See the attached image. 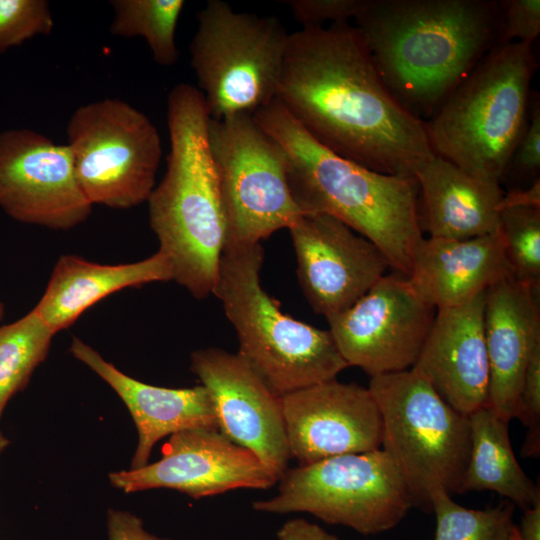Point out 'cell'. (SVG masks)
I'll use <instances>...</instances> for the list:
<instances>
[{"label":"cell","mask_w":540,"mask_h":540,"mask_svg":"<svg viewBox=\"0 0 540 540\" xmlns=\"http://www.w3.org/2000/svg\"><path fill=\"white\" fill-rule=\"evenodd\" d=\"M276 98L317 142L370 170L414 177L436 155L348 21L289 34Z\"/></svg>","instance_id":"6da1fadb"},{"label":"cell","mask_w":540,"mask_h":540,"mask_svg":"<svg viewBox=\"0 0 540 540\" xmlns=\"http://www.w3.org/2000/svg\"><path fill=\"white\" fill-rule=\"evenodd\" d=\"M354 19L385 85L421 120L500 44L502 31L495 0H365Z\"/></svg>","instance_id":"7a4b0ae2"},{"label":"cell","mask_w":540,"mask_h":540,"mask_svg":"<svg viewBox=\"0 0 540 540\" xmlns=\"http://www.w3.org/2000/svg\"><path fill=\"white\" fill-rule=\"evenodd\" d=\"M258 125L283 149L289 188L302 214H327L380 249L409 278L424 236L415 177L379 173L330 151L275 98L258 109Z\"/></svg>","instance_id":"3957f363"},{"label":"cell","mask_w":540,"mask_h":540,"mask_svg":"<svg viewBox=\"0 0 540 540\" xmlns=\"http://www.w3.org/2000/svg\"><path fill=\"white\" fill-rule=\"evenodd\" d=\"M210 116L198 88L175 85L167 98V169L147 202L149 222L173 280L195 298L213 293L227 225L208 141Z\"/></svg>","instance_id":"277c9868"},{"label":"cell","mask_w":540,"mask_h":540,"mask_svg":"<svg viewBox=\"0 0 540 540\" xmlns=\"http://www.w3.org/2000/svg\"><path fill=\"white\" fill-rule=\"evenodd\" d=\"M261 243L225 245L213 293L233 325L237 354L278 397L336 379L348 367L329 330L282 312L262 287Z\"/></svg>","instance_id":"5b68a950"},{"label":"cell","mask_w":540,"mask_h":540,"mask_svg":"<svg viewBox=\"0 0 540 540\" xmlns=\"http://www.w3.org/2000/svg\"><path fill=\"white\" fill-rule=\"evenodd\" d=\"M536 69L530 45L492 48L425 121L434 153L475 178L500 183L528 122Z\"/></svg>","instance_id":"8992f818"},{"label":"cell","mask_w":540,"mask_h":540,"mask_svg":"<svg viewBox=\"0 0 540 540\" xmlns=\"http://www.w3.org/2000/svg\"><path fill=\"white\" fill-rule=\"evenodd\" d=\"M381 414L383 449L393 461L414 507L431 510L436 489L457 493L471 448L470 424L416 371L372 377Z\"/></svg>","instance_id":"52a82bcc"},{"label":"cell","mask_w":540,"mask_h":540,"mask_svg":"<svg viewBox=\"0 0 540 540\" xmlns=\"http://www.w3.org/2000/svg\"><path fill=\"white\" fill-rule=\"evenodd\" d=\"M189 50L210 119L254 114L276 98L289 34L274 16L210 0Z\"/></svg>","instance_id":"ba28073f"},{"label":"cell","mask_w":540,"mask_h":540,"mask_svg":"<svg viewBox=\"0 0 540 540\" xmlns=\"http://www.w3.org/2000/svg\"><path fill=\"white\" fill-rule=\"evenodd\" d=\"M277 483V493L254 501V510L308 513L362 535L394 528L414 507L403 478L381 448L288 468Z\"/></svg>","instance_id":"9c48e42d"},{"label":"cell","mask_w":540,"mask_h":540,"mask_svg":"<svg viewBox=\"0 0 540 540\" xmlns=\"http://www.w3.org/2000/svg\"><path fill=\"white\" fill-rule=\"evenodd\" d=\"M208 141L227 225L225 245L261 243L302 215L289 188L285 153L253 114L210 119Z\"/></svg>","instance_id":"30bf717a"},{"label":"cell","mask_w":540,"mask_h":540,"mask_svg":"<svg viewBox=\"0 0 540 540\" xmlns=\"http://www.w3.org/2000/svg\"><path fill=\"white\" fill-rule=\"evenodd\" d=\"M66 134L77 180L92 205L128 209L148 200L162 146L144 113L118 98L97 100L73 112Z\"/></svg>","instance_id":"8fae6325"},{"label":"cell","mask_w":540,"mask_h":540,"mask_svg":"<svg viewBox=\"0 0 540 540\" xmlns=\"http://www.w3.org/2000/svg\"><path fill=\"white\" fill-rule=\"evenodd\" d=\"M436 308L397 272L381 277L347 310L326 319L348 366L371 378L411 369L426 341Z\"/></svg>","instance_id":"7c38bea8"},{"label":"cell","mask_w":540,"mask_h":540,"mask_svg":"<svg viewBox=\"0 0 540 540\" xmlns=\"http://www.w3.org/2000/svg\"><path fill=\"white\" fill-rule=\"evenodd\" d=\"M0 207L13 219L55 230L92 211L77 180L69 146L31 129L0 132Z\"/></svg>","instance_id":"4fadbf2b"},{"label":"cell","mask_w":540,"mask_h":540,"mask_svg":"<svg viewBox=\"0 0 540 540\" xmlns=\"http://www.w3.org/2000/svg\"><path fill=\"white\" fill-rule=\"evenodd\" d=\"M161 452L156 462L110 472V484L127 494L165 488L201 499L235 489H269L278 482L252 451L215 428L174 433Z\"/></svg>","instance_id":"5bb4252c"},{"label":"cell","mask_w":540,"mask_h":540,"mask_svg":"<svg viewBox=\"0 0 540 540\" xmlns=\"http://www.w3.org/2000/svg\"><path fill=\"white\" fill-rule=\"evenodd\" d=\"M288 229L300 287L326 319L350 308L390 268L378 247L333 216L302 214Z\"/></svg>","instance_id":"9a60e30c"},{"label":"cell","mask_w":540,"mask_h":540,"mask_svg":"<svg viewBox=\"0 0 540 540\" xmlns=\"http://www.w3.org/2000/svg\"><path fill=\"white\" fill-rule=\"evenodd\" d=\"M190 360L210 394L218 430L252 451L279 479L291 459L281 397L237 353L209 347L193 351Z\"/></svg>","instance_id":"2e32d148"},{"label":"cell","mask_w":540,"mask_h":540,"mask_svg":"<svg viewBox=\"0 0 540 540\" xmlns=\"http://www.w3.org/2000/svg\"><path fill=\"white\" fill-rule=\"evenodd\" d=\"M291 459H323L381 448L382 419L369 390L336 379L281 397Z\"/></svg>","instance_id":"e0dca14e"},{"label":"cell","mask_w":540,"mask_h":540,"mask_svg":"<svg viewBox=\"0 0 540 540\" xmlns=\"http://www.w3.org/2000/svg\"><path fill=\"white\" fill-rule=\"evenodd\" d=\"M485 291L461 305L436 309L424 346L411 368L446 403L466 416L488 402Z\"/></svg>","instance_id":"ac0fdd59"},{"label":"cell","mask_w":540,"mask_h":540,"mask_svg":"<svg viewBox=\"0 0 540 540\" xmlns=\"http://www.w3.org/2000/svg\"><path fill=\"white\" fill-rule=\"evenodd\" d=\"M484 334L490 368L489 405L503 420L516 418L524 372L540 344V293L513 275L485 291Z\"/></svg>","instance_id":"d6986e66"},{"label":"cell","mask_w":540,"mask_h":540,"mask_svg":"<svg viewBox=\"0 0 540 540\" xmlns=\"http://www.w3.org/2000/svg\"><path fill=\"white\" fill-rule=\"evenodd\" d=\"M70 352L103 379L129 410L138 432L130 469L148 464L154 445L166 436L192 428L218 429L209 392L203 385L166 388L136 380L74 337Z\"/></svg>","instance_id":"ffe728a7"},{"label":"cell","mask_w":540,"mask_h":540,"mask_svg":"<svg viewBox=\"0 0 540 540\" xmlns=\"http://www.w3.org/2000/svg\"><path fill=\"white\" fill-rule=\"evenodd\" d=\"M513 275L499 231L465 239L423 238L409 281L436 309L461 305Z\"/></svg>","instance_id":"44dd1931"},{"label":"cell","mask_w":540,"mask_h":540,"mask_svg":"<svg viewBox=\"0 0 540 540\" xmlns=\"http://www.w3.org/2000/svg\"><path fill=\"white\" fill-rule=\"evenodd\" d=\"M419 186L418 219L431 238L465 240L499 228L500 183L471 176L435 155L414 175Z\"/></svg>","instance_id":"7402d4cb"},{"label":"cell","mask_w":540,"mask_h":540,"mask_svg":"<svg viewBox=\"0 0 540 540\" xmlns=\"http://www.w3.org/2000/svg\"><path fill=\"white\" fill-rule=\"evenodd\" d=\"M172 279L170 261L160 250L144 260L116 265L62 255L34 310L57 333L70 327L88 308L119 290Z\"/></svg>","instance_id":"603a6c76"},{"label":"cell","mask_w":540,"mask_h":540,"mask_svg":"<svg viewBox=\"0 0 540 540\" xmlns=\"http://www.w3.org/2000/svg\"><path fill=\"white\" fill-rule=\"evenodd\" d=\"M471 448L457 494L494 491L525 510L540 500V489L519 465L509 437V422L485 405L470 415Z\"/></svg>","instance_id":"cb8c5ba5"},{"label":"cell","mask_w":540,"mask_h":540,"mask_svg":"<svg viewBox=\"0 0 540 540\" xmlns=\"http://www.w3.org/2000/svg\"><path fill=\"white\" fill-rule=\"evenodd\" d=\"M114 36L142 37L153 60L161 66H172L179 57L176 27L184 8L183 0H112Z\"/></svg>","instance_id":"d4e9b609"},{"label":"cell","mask_w":540,"mask_h":540,"mask_svg":"<svg viewBox=\"0 0 540 540\" xmlns=\"http://www.w3.org/2000/svg\"><path fill=\"white\" fill-rule=\"evenodd\" d=\"M55 334L34 308L17 321L0 326V417L46 359Z\"/></svg>","instance_id":"484cf974"},{"label":"cell","mask_w":540,"mask_h":540,"mask_svg":"<svg viewBox=\"0 0 540 540\" xmlns=\"http://www.w3.org/2000/svg\"><path fill=\"white\" fill-rule=\"evenodd\" d=\"M430 503L436 516L434 540H509L515 525V506L509 501L475 510L456 503L447 491L436 489Z\"/></svg>","instance_id":"4316f807"},{"label":"cell","mask_w":540,"mask_h":540,"mask_svg":"<svg viewBox=\"0 0 540 540\" xmlns=\"http://www.w3.org/2000/svg\"><path fill=\"white\" fill-rule=\"evenodd\" d=\"M499 231L513 276L540 293V206L501 209Z\"/></svg>","instance_id":"83f0119b"},{"label":"cell","mask_w":540,"mask_h":540,"mask_svg":"<svg viewBox=\"0 0 540 540\" xmlns=\"http://www.w3.org/2000/svg\"><path fill=\"white\" fill-rule=\"evenodd\" d=\"M54 28L45 0H0V53Z\"/></svg>","instance_id":"f1b7e54d"},{"label":"cell","mask_w":540,"mask_h":540,"mask_svg":"<svg viewBox=\"0 0 540 540\" xmlns=\"http://www.w3.org/2000/svg\"><path fill=\"white\" fill-rule=\"evenodd\" d=\"M516 418L527 427L523 455L538 457L540 454V344L531 353L524 372Z\"/></svg>","instance_id":"f546056e"},{"label":"cell","mask_w":540,"mask_h":540,"mask_svg":"<svg viewBox=\"0 0 540 540\" xmlns=\"http://www.w3.org/2000/svg\"><path fill=\"white\" fill-rule=\"evenodd\" d=\"M529 118L526 128L513 152L506 177L524 180L532 184L539 179L540 172V102L531 98Z\"/></svg>","instance_id":"4dcf8cb0"},{"label":"cell","mask_w":540,"mask_h":540,"mask_svg":"<svg viewBox=\"0 0 540 540\" xmlns=\"http://www.w3.org/2000/svg\"><path fill=\"white\" fill-rule=\"evenodd\" d=\"M500 6V44L518 42L531 46L540 33V1L502 0Z\"/></svg>","instance_id":"1f68e13d"},{"label":"cell","mask_w":540,"mask_h":540,"mask_svg":"<svg viewBox=\"0 0 540 540\" xmlns=\"http://www.w3.org/2000/svg\"><path fill=\"white\" fill-rule=\"evenodd\" d=\"M287 4L303 27H320L327 21L333 23L355 18L365 0H292Z\"/></svg>","instance_id":"d6a6232c"},{"label":"cell","mask_w":540,"mask_h":540,"mask_svg":"<svg viewBox=\"0 0 540 540\" xmlns=\"http://www.w3.org/2000/svg\"><path fill=\"white\" fill-rule=\"evenodd\" d=\"M106 529L109 540H172L148 532L137 515L119 509H108Z\"/></svg>","instance_id":"836d02e7"},{"label":"cell","mask_w":540,"mask_h":540,"mask_svg":"<svg viewBox=\"0 0 540 540\" xmlns=\"http://www.w3.org/2000/svg\"><path fill=\"white\" fill-rule=\"evenodd\" d=\"M277 540H339L319 525L302 518H293L277 531Z\"/></svg>","instance_id":"e575fe53"},{"label":"cell","mask_w":540,"mask_h":540,"mask_svg":"<svg viewBox=\"0 0 540 540\" xmlns=\"http://www.w3.org/2000/svg\"><path fill=\"white\" fill-rule=\"evenodd\" d=\"M540 206V181L537 179L526 189H511L503 195L499 209L511 206Z\"/></svg>","instance_id":"d590c367"},{"label":"cell","mask_w":540,"mask_h":540,"mask_svg":"<svg viewBox=\"0 0 540 540\" xmlns=\"http://www.w3.org/2000/svg\"><path fill=\"white\" fill-rule=\"evenodd\" d=\"M523 511L520 526H517L521 539L540 540V500Z\"/></svg>","instance_id":"8d00e7d4"},{"label":"cell","mask_w":540,"mask_h":540,"mask_svg":"<svg viewBox=\"0 0 540 540\" xmlns=\"http://www.w3.org/2000/svg\"><path fill=\"white\" fill-rule=\"evenodd\" d=\"M10 441L7 437L4 436V434L0 431V456L4 452V450L8 447Z\"/></svg>","instance_id":"74e56055"},{"label":"cell","mask_w":540,"mask_h":540,"mask_svg":"<svg viewBox=\"0 0 540 540\" xmlns=\"http://www.w3.org/2000/svg\"><path fill=\"white\" fill-rule=\"evenodd\" d=\"M509 540H522L516 525L513 526Z\"/></svg>","instance_id":"f35d334b"},{"label":"cell","mask_w":540,"mask_h":540,"mask_svg":"<svg viewBox=\"0 0 540 540\" xmlns=\"http://www.w3.org/2000/svg\"><path fill=\"white\" fill-rule=\"evenodd\" d=\"M4 311H5V309H4V304H3V302H2L1 299H0V321H1L2 318H3Z\"/></svg>","instance_id":"ab89813d"}]
</instances>
